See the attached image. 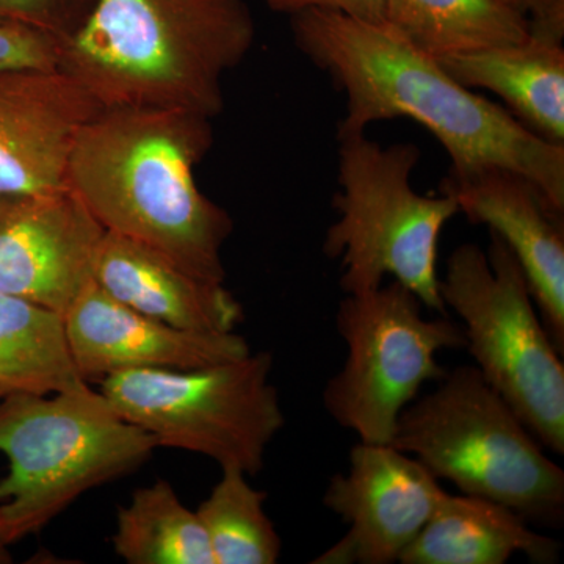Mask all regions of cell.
Wrapping results in <instances>:
<instances>
[{
	"mask_svg": "<svg viewBox=\"0 0 564 564\" xmlns=\"http://www.w3.org/2000/svg\"><path fill=\"white\" fill-rule=\"evenodd\" d=\"M278 13L295 14L304 10L336 11L352 20L384 24L386 0H265Z\"/></svg>",
	"mask_w": 564,
	"mask_h": 564,
	"instance_id": "obj_24",
	"label": "cell"
},
{
	"mask_svg": "<svg viewBox=\"0 0 564 564\" xmlns=\"http://www.w3.org/2000/svg\"><path fill=\"white\" fill-rule=\"evenodd\" d=\"M445 310L463 325L475 367L544 448L564 455V366L534 303L529 281L502 237L488 250L463 243L440 278Z\"/></svg>",
	"mask_w": 564,
	"mask_h": 564,
	"instance_id": "obj_7",
	"label": "cell"
},
{
	"mask_svg": "<svg viewBox=\"0 0 564 564\" xmlns=\"http://www.w3.org/2000/svg\"><path fill=\"white\" fill-rule=\"evenodd\" d=\"M474 225L502 237L524 270L534 303L556 350L564 351V212L524 174L488 166L441 182Z\"/></svg>",
	"mask_w": 564,
	"mask_h": 564,
	"instance_id": "obj_13",
	"label": "cell"
},
{
	"mask_svg": "<svg viewBox=\"0 0 564 564\" xmlns=\"http://www.w3.org/2000/svg\"><path fill=\"white\" fill-rule=\"evenodd\" d=\"M95 282L111 299L174 328L232 333L243 322L242 304L225 284L204 281L154 248L107 232Z\"/></svg>",
	"mask_w": 564,
	"mask_h": 564,
	"instance_id": "obj_15",
	"label": "cell"
},
{
	"mask_svg": "<svg viewBox=\"0 0 564 564\" xmlns=\"http://www.w3.org/2000/svg\"><path fill=\"white\" fill-rule=\"evenodd\" d=\"M333 209L337 220L323 242L326 258L343 265L339 285L358 295L383 285L388 276L421 300L425 310L445 315L440 293V237L459 214L452 196L421 195L413 173L422 152L414 143L381 147L366 132L343 133Z\"/></svg>",
	"mask_w": 564,
	"mask_h": 564,
	"instance_id": "obj_6",
	"label": "cell"
},
{
	"mask_svg": "<svg viewBox=\"0 0 564 564\" xmlns=\"http://www.w3.org/2000/svg\"><path fill=\"white\" fill-rule=\"evenodd\" d=\"M391 445L462 494L505 505L529 524L563 525L562 467L475 366L456 367L408 404Z\"/></svg>",
	"mask_w": 564,
	"mask_h": 564,
	"instance_id": "obj_4",
	"label": "cell"
},
{
	"mask_svg": "<svg viewBox=\"0 0 564 564\" xmlns=\"http://www.w3.org/2000/svg\"><path fill=\"white\" fill-rule=\"evenodd\" d=\"M158 440L115 411L101 391L9 393L0 399V530L7 543L41 532L70 503L147 463Z\"/></svg>",
	"mask_w": 564,
	"mask_h": 564,
	"instance_id": "obj_5",
	"label": "cell"
},
{
	"mask_svg": "<svg viewBox=\"0 0 564 564\" xmlns=\"http://www.w3.org/2000/svg\"><path fill=\"white\" fill-rule=\"evenodd\" d=\"M113 549L129 564H214L206 530L165 480L118 508Z\"/></svg>",
	"mask_w": 564,
	"mask_h": 564,
	"instance_id": "obj_20",
	"label": "cell"
},
{
	"mask_svg": "<svg viewBox=\"0 0 564 564\" xmlns=\"http://www.w3.org/2000/svg\"><path fill=\"white\" fill-rule=\"evenodd\" d=\"M62 314L0 293V392L52 393L85 388Z\"/></svg>",
	"mask_w": 564,
	"mask_h": 564,
	"instance_id": "obj_18",
	"label": "cell"
},
{
	"mask_svg": "<svg viewBox=\"0 0 564 564\" xmlns=\"http://www.w3.org/2000/svg\"><path fill=\"white\" fill-rule=\"evenodd\" d=\"M423 307L397 281L339 303L336 325L347 358L326 384L323 406L361 443L391 445L404 408L423 384L447 373L437 352L466 347L462 326L444 315L426 318Z\"/></svg>",
	"mask_w": 564,
	"mask_h": 564,
	"instance_id": "obj_9",
	"label": "cell"
},
{
	"mask_svg": "<svg viewBox=\"0 0 564 564\" xmlns=\"http://www.w3.org/2000/svg\"><path fill=\"white\" fill-rule=\"evenodd\" d=\"M447 492L414 456L393 445L358 441L350 469L329 480L323 505L348 532L313 564L399 563Z\"/></svg>",
	"mask_w": 564,
	"mask_h": 564,
	"instance_id": "obj_10",
	"label": "cell"
},
{
	"mask_svg": "<svg viewBox=\"0 0 564 564\" xmlns=\"http://www.w3.org/2000/svg\"><path fill=\"white\" fill-rule=\"evenodd\" d=\"M0 399H2V392H0Z\"/></svg>",
	"mask_w": 564,
	"mask_h": 564,
	"instance_id": "obj_27",
	"label": "cell"
},
{
	"mask_svg": "<svg viewBox=\"0 0 564 564\" xmlns=\"http://www.w3.org/2000/svg\"><path fill=\"white\" fill-rule=\"evenodd\" d=\"M96 0H0V24H20L65 43L91 13Z\"/></svg>",
	"mask_w": 564,
	"mask_h": 564,
	"instance_id": "obj_22",
	"label": "cell"
},
{
	"mask_svg": "<svg viewBox=\"0 0 564 564\" xmlns=\"http://www.w3.org/2000/svg\"><path fill=\"white\" fill-rule=\"evenodd\" d=\"M63 41L20 24H0V70L55 69Z\"/></svg>",
	"mask_w": 564,
	"mask_h": 564,
	"instance_id": "obj_23",
	"label": "cell"
},
{
	"mask_svg": "<svg viewBox=\"0 0 564 564\" xmlns=\"http://www.w3.org/2000/svg\"><path fill=\"white\" fill-rule=\"evenodd\" d=\"M530 21L533 28L564 32V0H500Z\"/></svg>",
	"mask_w": 564,
	"mask_h": 564,
	"instance_id": "obj_25",
	"label": "cell"
},
{
	"mask_svg": "<svg viewBox=\"0 0 564 564\" xmlns=\"http://www.w3.org/2000/svg\"><path fill=\"white\" fill-rule=\"evenodd\" d=\"M564 35L530 28L507 46L440 58L445 73L469 90H488L508 111L547 141L564 144Z\"/></svg>",
	"mask_w": 564,
	"mask_h": 564,
	"instance_id": "obj_16",
	"label": "cell"
},
{
	"mask_svg": "<svg viewBox=\"0 0 564 564\" xmlns=\"http://www.w3.org/2000/svg\"><path fill=\"white\" fill-rule=\"evenodd\" d=\"M562 544L533 532L518 513L484 497L447 492L402 564H503L516 554L532 563L560 562Z\"/></svg>",
	"mask_w": 564,
	"mask_h": 564,
	"instance_id": "obj_17",
	"label": "cell"
},
{
	"mask_svg": "<svg viewBox=\"0 0 564 564\" xmlns=\"http://www.w3.org/2000/svg\"><path fill=\"white\" fill-rule=\"evenodd\" d=\"M102 109L62 69L0 70V198L68 188L77 135Z\"/></svg>",
	"mask_w": 564,
	"mask_h": 564,
	"instance_id": "obj_12",
	"label": "cell"
},
{
	"mask_svg": "<svg viewBox=\"0 0 564 564\" xmlns=\"http://www.w3.org/2000/svg\"><path fill=\"white\" fill-rule=\"evenodd\" d=\"M291 29L304 57L344 91L337 135L408 118L443 144L452 161L448 172L513 170L564 212V144L543 139L505 107L463 87L389 25L304 10L291 14Z\"/></svg>",
	"mask_w": 564,
	"mask_h": 564,
	"instance_id": "obj_1",
	"label": "cell"
},
{
	"mask_svg": "<svg viewBox=\"0 0 564 564\" xmlns=\"http://www.w3.org/2000/svg\"><path fill=\"white\" fill-rule=\"evenodd\" d=\"M9 545L10 544L7 543L6 538H3L2 530H0V564H9L13 562L9 551Z\"/></svg>",
	"mask_w": 564,
	"mask_h": 564,
	"instance_id": "obj_26",
	"label": "cell"
},
{
	"mask_svg": "<svg viewBox=\"0 0 564 564\" xmlns=\"http://www.w3.org/2000/svg\"><path fill=\"white\" fill-rule=\"evenodd\" d=\"M248 0H96L58 69L104 109L155 107L214 121L223 79L256 43Z\"/></svg>",
	"mask_w": 564,
	"mask_h": 564,
	"instance_id": "obj_3",
	"label": "cell"
},
{
	"mask_svg": "<svg viewBox=\"0 0 564 564\" xmlns=\"http://www.w3.org/2000/svg\"><path fill=\"white\" fill-rule=\"evenodd\" d=\"M384 24L436 61L530 35V21L500 0H386Z\"/></svg>",
	"mask_w": 564,
	"mask_h": 564,
	"instance_id": "obj_19",
	"label": "cell"
},
{
	"mask_svg": "<svg viewBox=\"0 0 564 564\" xmlns=\"http://www.w3.org/2000/svg\"><path fill=\"white\" fill-rule=\"evenodd\" d=\"M214 144L212 120L155 107L102 109L82 128L68 188L107 232L154 248L188 273L225 284L228 210L196 184Z\"/></svg>",
	"mask_w": 564,
	"mask_h": 564,
	"instance_id": "obj_2",
	"label": "cell"
},
{
	"mask_svg": "<svg viewBox=\"0 0 564 564\" xmlns=\"http://www.w3.org/2000/svg\"><path fill=\"white\" fill-rule=\"evenodd\" d=\"M237 467H221V478L196 514L206 530L214 564H274L282 541L263 503L267 492L252 488Z\"/></svg>",
	"mask_w": 564,
	"mask_h": 564,
	"instance_id": "obj_21",
	"label": "cell"
},
{
	"mask_svg": "<svg viewBox=\"0 0 564 564\" xmlns=\"http://www.w3.org/2000/svg\"><path fill=\"white\" fill-rule=\"evenodd\" d=\"M272 370L269 351L250 352L191 370H126L104 378L101 392L159 447L204 455L252 477L285 423Z\"/></svg>",
	"mask_w": 564,
	"mask_h": 564,
	"instance_id": "obj_8",
	"label": "cell"
},
{
	"mask_svg": "<svg viewBox=\"0 0 564 564\" xmlns=\"http://www.w3.org/2000/svg\"><path fill=\"white\" fill-rule=\"evenodd\" d=\"M104 236L69 188L0 198V293L65 315L95 281Z\"/></svg>",
	"mask_w": 564,
	"mask_h": 564,
	"instance_id": "obj_11",
	"label": "cell"
},
{
	"mask_svg": "<svg viewBox=\"0 0 564 564\" xmlns=\"http://www.w3.org/2000/svg\"><path fill=\"white\" fill-rule=\"evenodd\" d=\"M65 318L74 362L85 380L126 370H191L250 355L240 334L174 328L111 299L95 281Z\"/></svg>",
	"mask_w": 564,
	"mask_h": 564,
	"instance_id": "obj_14",
	"label": "cell"
}]
</instances>
